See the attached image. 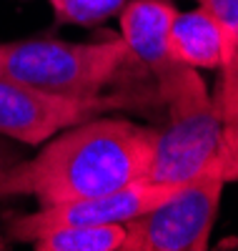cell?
I'll return each mask as SVG.
<instances>
[{"mask_svg": "<svg viewBox=\"0 0 238 251\" xmlns=\"http://www.w3.org/2000/svg\"><path fill=\"white\" fill-rule=\"evenodd\" d=\"M226 181L206 171L166 201L125 224L123 251H203L213 231Z\"/></svg>", "mask_w": 238, "mask_h": 251, "instance_id": "cell-4", "label": "cell"}, {"mask_svg": "<svg viewBox=\"0 0 238 251\" xmlns=\"http://www.w3.org/2000/svg\"><path fill=\"white\" fill-rule=\"evenodd\" d=\"M123 103V96H60L0 73V133L28 146H43L60 131Z\"/></svg>", "mask_w": 238, "mask_h": 251, "instance_id": "cell-5", "label": "cell"}, {"mask_svg": "<svg viewBox=\"0 0 238 251\" xmlns=\"http://www.w3.org/2000/svg\"><path fill=\"white\" fill-rule=\"evenodd\" d=\"M15 163H18L15 156L5 149V146H0V201L8 199V176H10Z\"/></svg>", "mask_w": 238, "mask_h": 251, "instance_id": "cell-13", "label": "cell"}, {"mask_svg": "<svg viewBox=\"0 0 238 251\" xmlns=\"http://www.w3.org/2000/svg\"><path fill=\"white\" fill-rule=\"evenodd\" d=\"M176 13V5L168 0H128L120 10V40L128 48V58L145 66L156 80L176 66L168 48Z\"/></svg>", "mask_w": 238, "mask_h": 251, "instance_id": "cell-7", "label": "cell"}, {"mask_svg": "<svg viewBox=\"0 0 238 251\" xmlns=\"http://www.w3.org/2000/svg\"><path fill=\"white\" fill-rule=\"evenodd\" d=\"M158 128L125 118L93 116L60 131L8 176V196H33L40 206L91 199L145 178Z\"/></svg>", "mask_w": 238, "mask_h": 251, "instance_id": "cell-1", "label": "cell"}, {"mask_svg": "<svg viewBox=\"0 0 238 251\" xmlns=\"http://www.w3.org/2000/svg\"><path fill=\"white\" fill-rule=\"evenodd\" d=\"M125 224H83L55 228L33 241L35 251H123Z\"/></svg>", "mask_w": 238, "mask_h": 251, "instance_id": "cell-10", "label": "cell"}, {"mask_svg": "<svg viewBox=\"0 0 238 251\" xmlns=\"http://www.w3.org/2000/svg\"><path fill=\"white\" fill-rule=\"evenodd\" d=\"M128 60L118 40L66 43V40H15L0 43V73L35 88L88 98L98 96Z\"/></svg>", "mask_w": 238, "mask_h": 251, "instance_id": "cell-3", "label": "cell"}, {"mask_svg": "<svg viewBox=\"0 0 238 251\" xmlns=\"http://www.w3.org/2000/svg\"><path fill=\"white\" fill-rule=\"evenodd\" d=\"M168 48L176 63H183L188 68H221L223 63V33L215 15L198 5L186 13H176L170 25Z\"/></svg>", "mask_w": 238, "mask_h": 251, "instance_id": "cell-8", "label": "cell"}, {"mask_svg": "<svg viewBox=\"0 0 238 251\" xmlns=\"http://www.w3.org/2000/svg\"><path fill=\"white\" fill-rule=\"evenodd\" d=\"M178 186L153 183L148 178L133 181L118 191L78 199L58 206H40L33 214L15 216L8 224V236L20 244H33L35 239L46 236L55 228L83 226V224H128L141 214L150 211L153 206L166 201Z\"/></svg>", "mask_w": 238, "mask_h": 251, "instance_id": "cell-6", "label": "cell"}, {"mask_svg": "<svg viewBox=\"0 0 238 251\" xmlns=\"http://www.w3.org/2000/svg\"><path fill=\"white\" fill-rule=\"evenodd\" d=\"M215 108L221 116V156L215 174L231 183L238 181V40L221 66Z\"/></svg>", "mask_w": 238, "mask_h": 251, "instance_id": "cell-9", "label": "cell"}, {"mask_svg": "<svg viewBox=\"0 0 238 251\" xmlns=\"http://www.w3.org/2000/svg\"><path fill=\"white\" fill-rule=\"evenodd\" d=\"M201 5H206L218 20L223 33V60H226L238 40V0H201Z\"/></svg>", "mask_w": 238, "mask_h": 251, "instance_id": "cell-12", "label": "cell"}, {"mask_svg": "<svg viewBox=\"0 0 238 251\" xmlns=\"http://www.w3.org/2000/svg\"><path fill=\"white\" fill-rule=\"evenodd\" d=\"M128 0H50L53 13L60 23L95 25L123 10Z\"/></svg>", "mask_w": 238, "mask_h": 251, "instance_id": "cell-11", "label": "cell"}, {"mask_svg": "<svg viewBox=\"0 0 238 251\" xmlns=\"http://www.w3.org/2000/svg\"><path fill=\"white\" fill-rule=\"evenodd\" d=\"M158 86L168 118L156 136L145 178L183 186L206 171H215L221 156V116L196 68L176 63L158 78Z\"/></svg>", "mask_w": 238, "mask_h": 251, "instance_id": "cell-2", "label": "cell"}]
</instances>
